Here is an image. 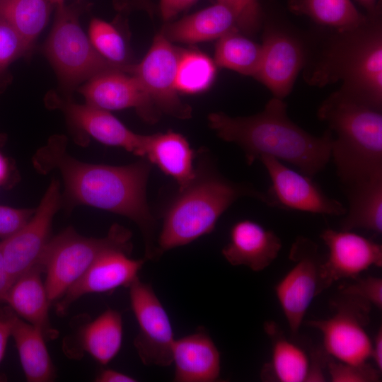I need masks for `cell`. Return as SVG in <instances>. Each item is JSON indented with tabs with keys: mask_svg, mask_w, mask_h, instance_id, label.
Segmentation results:
<instances>
[{
	"mask_svg": "<svg viewBox=\"0 0 382 382\" xmlns=\"http://www.w3.org/2000/svg\"><path fill=\"white\" fill-rule=\"evenodd\" d=\"M115 6L120 11L140 10L154 16L155 8L151 0H115Z\"/></svg>",
	"mask_w": 382,
	"mask_h": 382,
	"instance_id": "41",
	"label": "cell"
},
{
	"mask_svg": "<svg viewBox=\"0 0 382 382\" xmlns=\"http://www.w3.org/2000/svg\"><path fill=\"white\" fill-rule=\"evenodd\" d=\"M366 9L367 14H370L376 11L381 2L377 0H357Z\"/></svg>",
	"mask_w": 382,
	"mask_h": 382,
	"instance_id": "45",
	"label": "cell"
},
{
	"mask_svg": "<svg viewBox=\"0 0 382 382\" xmlns=\"http://www.w3.org/2000/svg\"><path fill=\"white\" fill-rule=\"evenodd\" d=\"M359 26L336 30L305 78L323 86L338 81L340 89L377 108H382V26L381 4Z\"/></svg>",
	"mask_w": 382,
	"mask_h": 382,
	"instance_id": "5",
	"label": "cell"
},
{
	"mask_svg": "<svg viewBox=\"0 0 382 382\" xmlns=\"http://www.w3.org/2000/svg\"><path fill=\"white\" fill-rule=\"evenodd\" d=\"M28 50L19 33L0 18V72Z\"/></svg>",
	"mask_w": 382,
	"mask_h": 382,
	"instance_id": "35",
	"label": "cell"
},
{
	"mask_svg": "<svg viewBox=\"0 0 382 382\" xmlns=\"http://www.w3.org/2000/svg\"><path fill=\"white\" fill-rule=\"evenodd\" d=\"M79 91L86 103L108 111L134 108L141 118L155 123L161 114L133 74L111 69L92 77Z\"/></svg>",
	"mask_w": 382,
	"mask_h": 382,
	"instance_id": "17",
	"label": "cell"
},
{
	"mask_svg": "<svg viewBox=\"0 0 382 382\" xmlns=\"http://www.w3.org/2000/svg\"><path fill=\"white\" fill-rule=\"evenodd\" d=\"M289 259L294 265L274 286V291L290 331L296 335L313 299L323 291V260L317 244L299 236L293 243Z\"/></svg>",
	"mask_w": 382,
	"mask_h": 382,
	"instance_id": "9",
	"label": "cell"
},
{
	"mask_svg": "<svg viewBox=\"0 0 382 382\" xmlns=\"http://www.w3.org/2000/svg\"><path fill=\"white\" fill-rule=\"evenodd\" d=\"M129 288L131 307L139 325L134 345L140 359L147 366L171 365L175 338L166 311L150 284L138 278Z\"/></svg>",
	"mask_w": 382,
	"mask_h": 382,
	"instance_id": "11",
	"label": "cell"
},
{
	"mask_svg": "<svg viewBox=\"0 0 382 382\" xmlns=\"http://www.w3.org/2000/svg\"><path fill=\"white\" fill-rule=\"evenodd\" d=\"M196 156L195 177L178 188L162 212L163 225L156 245L160 255L212 233L220 216L241 197L266 203L265 192L221 174L207 151L201 149Z\"/></svg>",
	"mask_w": 382,
	"mask_h": 382,
	"instance_id": "3",
	"label": "cell"
},
{
	"mask_svg": "<svg viewBox=\"0 0 382 382\" xmlns=\"http://www.w3.org/2000/svg\"><path fill=\"white\" fill-rule=\"evenodd\" d=\"M216 76V64L206 54L183 50L178 65L175 85L178 91L197 93L207 89Z\"/></svg>",
	"mask_w": 382,
	"mask_h": 382,
	"instance_id": "31",
	"label": "cell"
},
{
	"mask_svg": "<svg viewBox=\"0 0 382 382\" xmlns=\"http://www.w3.org/2000/svg\"><path fill=\"white\" fill-rule=\"evenodd\" d=\"M97 382H134L137 380L124 373L113 370L103 369L96 377Z\"/></svg>",
	"mask_w": 382,
	"mask_h": 382,
	"instance_id": "43",
	"label": "cell"
},
{
	"mask_svg": "<svg viewBox=\"0 0 382 382\" xmlns=\"http://www.w3.org/2000/svg\"><path fill=\"white\" fill-rule=\"evenodd\" d=\"M282 247L279 237L259 223L243 219L231 227L229 241L221 250L222 255L233 266H245L260 272L277 257Z\"/></svg>",
	"mask_w": 382,
	"mask_h": 382,
	"instance_id": "19",
	"label": "cell"
},
{
	"mask_svg": "<svg viewBox=\"0 0 382 382\" xmlns=\"http://www.w3.org/2000/svg\"><path fill=\"white\" fill-rule=\"evenodd\" d=\"M129 255L127 251L114 249L100 256L57 301L58 315L64 314L73 303L86 294L129 287L139 278L138 273L146 261V258L132 259Z\"/></svg>",
	"mask_w": 382,
	"mask_h": 382,
	"instance_id": "18",
	"label": "cell"
},
{
	"mask_svg": "<svg viewBox=\"0 0 382 382\" xmlns=\"http://www.w3.org/2000/svg\"><path fill=\"white\" fill-rule=\"evenodd\" d=\"M348 200L340 229L382 232V176L345 188Z\"/></svg>",
	"mask_w": 382,
	"mask_h": 382,
	"instance_id": "25",
	"label": "cell"
},
{
	"mask_svg": "<svg viewBox=\"0 0 382 382\" xmlns=\"http://www.w3.org/2000/svg\"><path fill=\"white\" fill-rule=\"evenodd\" d=\"M62 208L61 184L52 178L29 221L12 236L0 241L13 282L36 266L50 239L53 219Z\"/></svg>",
	"mask_w": 382,
	"mask_h": 382,
	"instance_id": "13",
	"label": "cell"
},
{
	"mask_svg": "<svg viewBox=\"0 0 382 382\" xmlns=\"http://www.w3.org/2000/svg\"><path fill=\"white\" fill-rule=\"evenodd\" d=\"M67 143L64 135L54 134L32 157L39 174L59 173L62 208L70 213L87 205L128 218L142 234L145 258L157 260L161 255L155 242L156 222L146 199L151 163L144 158L120 166L83 162L69 154Z\"/></svg>",
	"mask_w": 382,
	"mask_h": 382,
	"instance_id": "1",
	"label": "cell"
},
{
	"mask_svg": "<svg viewBox=\"0 0 382 382\" xmlns=\"http://www.w3.org/2000/svg\"><path fill=\"white\" fill-rule=\"evenodd\" d=\"M4 141V138L2 137H0V146L3 144Z\"/></svg>",
	"mask_w": 382,
	"mask_h": 382,
	"instance_id": "47",
	"label": "cell"
},
{
	"mask_svg": "<svg viewBox=\"0 0 382 382\" xmlns=\"http://www.w3.org/2000/svg\"><path fill=\"white\" fill-rule=\"evenodd\" d=\"M320 120L333 135L331 156L345 188L382 176V112L340 89L323 101Z\"/></svg>",
	"mask_w": 382,
	"mask_h": 382,
	"instance_id": "4",
	"label": "cell"
},
{
	"mask_svg": "<svg viewBox=\"0 0 382 382\" xmlns=\"http://www.w3.org/2000/svg\"><path fill=\"white\" fill-rule=\"evenodd\" d=\"M262 53L255 76L274 97L283 99L291 91L305 62L302 43L283 30L267 25L263 34Z\"/></svg>",
	"mask_w": 382,
	"mask_h": 382,
	"instance_id": "16",
	"label": "cell"
},
{
	"mask_svg": "<svg viewBox=\"0 0 382 382\" xmlns=\"http://www.w3.org/2000/svg\"><path fill=\"white\" fill-rule=\"evenodd\" d=\"M52 4H59V3H61V2H64V0H50Z\"/></svg>",
	"mask_w": 382,
	"mask_h": 382,
	"instance_id": "46",
	"label": "cell"
},
{
	"mask_svg": "<svg viewBox=\"0 0 382 382\" xmlns=\"http://www.w3.org/2000/svg\"><path fill=\"white\" fill-rule=\"evenodd\" d=\"M131 239L132 232L119 224H112L102 238L80 235L72 226L51 237L37 265L46 274L45 284L50 303L57 301L107 251L119 249L131 253Z\"/></svg>",
	"mask_w": 382,
	"mask_h": 382,
	"instance_id": "6",
	"label": "cell"
},
{
	"mask_svg": "<svg viewBox=\"0 0 382 382\" xmlns=\"http://www.w3.org/2000/svg\"><path fill=\"white\" fill-rule=\"evenodd\" d=\"M39 265L20 276L8 290L4 304L8 306L20 318L38 328L46 340H54L58 332L50 320L51 304Z\"/></svg>",
	"mask_w": 382,
	"mask_h": 382,
	"instance_id": "21",
	"label": "cell"
},
{
	"mask_svg": "<svg viewBox=\"0 0 382 382\" xmlns=\"http://www.w3.org/2000/svg\"><path fill=\"white\" fill-rule=\"evenodd\" d=\"M272 348L271 361L263 368L262 378L272 373L280 382H306L310 359L299 346L284 336L275 335Z\"/></svg>",
	"mask_w": 382,
	"mask_h": 382,
	"instance_id": "30",
	"label": "cell"
},
{
	"mask_svg": "<svg viewBox=\"0 0 382 382\" xmlns=\"http://www.w3.org/2000/svg\"><path fill=\"white\" fill-rule=\"evenodd\" d=\"M11 333L26 381L50 382L56 378V369L42 332L20 318L12 309Z\"/></svg>",
	"mask_w": 382,
	"mask_h": 382,
	"instance_id": "24",
	"label": "cell"
},
{
	"mask_svg": "<svg viewBox=\"0 0 382 382\" xmlns=\"http://www.w3.org/2000/svg\"><path fill=\"white\" fill-rule=\"evenodd\" d=\"M335 313L327 319L307 321L323 336L324 351L336 360L350 363L367 362L371 340L365 330L371 305L359 297L342 292L333 303Z\"/></svg>",
	"mask_w": 382,
	"mask_h": 382,
	"instance_id": "8",
	"label": "cell"
},
{
	"mask_svg": "<svg viewBox=\"0 0 382 382\" xmlns=\"http://www.w3.org/2000/svg\"><path fill=\"white\" fill-rule=\"evenodd\" d=\"M199 0H160L159 11L163 21L168 22Z\"/></svg>",
	"mask_w": 382,
	"mask_h": 382,
	"instance_id": "40",
	"label": "cell"
},
{
	"mask_svg": "<svg viewBox=\"0 0 382 382\" xmlns=\"http://www.w3.org/2000/svg\"><path fill=\"white\" fill-rule=\"evenodd\" d=\"M237 28L235 18L225 6L216 3L162 28L170 42L197 43L219 39Z\"/></svg>",
	"mask_w": 382,
	"mask_h": 382,
	"instance_id": "23",
	"label": "cell"
},
{
	"mask_svg": "<svg viewBox=\"0 0 382 382\" xmlns=\"http://www.w3.org/2000/svg\"><path fill=\"white\" fill-rule=\"evenodd\" d=\"M354 282L342 288V292L352 294L374 306L382 308V279L369 276L355 278Z\"/></svg>",
	"mask_w": 382,
	"mask_h": 382,
	"instance_id": "36",
	"label": "cell"
},
{
	"mask_svg": "<svg viewBox=\"0 0 382 382\" xmlns=\"http://www.w3.org/2000/svg\"><path fill=\"white\" fill-rule=\"evenodd\" d=\"M89 39L96 51L108 62L122 71H128V54L125 40L111 23L93 18L88 29Z\"/></svg>",
	"mask_w": 382,
	"mask_h": 382,
	"instance_id": "32",
	"label": "cell"
},
{
	"mask_svg": "<svg viewBox=\"0 0 382 382\" xmlns=\"http://www.w3.org/2000/svg\"><path fill=\"white\" fill-rule=\"evenodd\" d=\"M374 361L376 369L382 370V328H378L374 340L371 341V357Z\"/></svg>",
	"mask_w": 382,
	"mask_h": 382,
	"instance_id": "44",
	"label": "cell"
},
{
	"mask_svg": "<svg viewBox=\"0 0 382 382\" xmlns=\"http://www.w3.org/2000/svg\"><path fill=\"white\" fill-rule=\"evenodd\" d=\"M320 238L328 256L320 270L322 291L342 279H355L372 266H382V246L352 231L327 228Z\"/></svg>",
	"mask_w": 382,
	"mask_h": 382,
	"instance_id": "14",
	"label": "cell"
},
{
	"mask_svg": "<svg viewBox=\"0 0 382 382\" xmlns=\"http://www.w3.org/2000/svg\"><path fill=\"white\" fill-rule=\"evenodd\" d=\"M57 5L45 51L62 84L71 89L98 74L120 69L94 48L80 25L76 8L65 5L64 1Z\"/></svg>",
	"mask_w": 382,
	"mask_h": 382,
	"instance_id": "7",
	"label": "cell"
},
{
	"mask_svg": "<svg viewBox=\"0 0 382 382\" xmlns=\"http://www.w3.org/2000/svg\"><path fill=\"white\" fill-rule=\"evenodd\" d=\"M183 51L159 33L143 59L127 72L137 77L161 114L185 120L192 117V108L180 99L175 85Z\"/></svg>",
	"mask_w": 382,
	"mask_h": 382,
	"instance_id": "10",
	"label": "cell"
},
{
	"mask_svg": "<svg viewBox=\"0 0 382 382\" xmlns=\"http://www.w3.org/2000/svg\"><path fill=\"white\" fill-rule=\"evenodd\" d=\"M258 160L270 179V186L265 192L267 206L330 216L345 214L347 208L326 195L312 178L272 156H262Z\"/></svg>",
	"mask_w": 382,
	"mask_h": 382,
	"instance_id": "12",
	"label": "cell"
},
{
	"mask_svg": "<svg viewBox=\"0 0 382 382\" xmlns=\"http://www.w3.org/2000/svg\"><path fill=\"white\" fill-rule=\"evenodd\" d=\"M233 13L238 31L253 35L261 28L264 14L259 0H216Z\"/></svg>",
	"mask_w": 382,
	"mask_h": 382,
	"instance_id": "33",
	"label": "cell"
},
{
	"mask_svg": "<svg viewBox=\"0 0 382 382\" xmlns=\"http://www.w3.org/2000/svg\"><path fill=\"white\" fill-rule=\"evenodd\" d=\"M11 308L6 305L0 308V363L1 362L6 345L11 333ZM5 376L0 374V382L6 381Z\"/></svg>",
	"mask_w": 382,
	"mask_h": 382,
	"instance_id": "38",
	"label": "cell"
},
{
	"mask_svg": "<svg viewBox=\"0 0 382 382\" xmlns=\"http://www.w3.org/2000/svg\"><path fill=\"white\" fill-rule=\"evenodd\" d=\"M262 45L252 41L233 30L219 39L214 63L241 74L255 77L262 58Z\"/></svg>",
	"mask_w": 382,
	"mask_h": 382,
	"instance_id": "29",
	"label": "cell"
},
{
	"mask_svg": "<svg viewBox=\"0 0 382 382\" xmlns=\"http://www.w3.org/2000/svg\"><path fill=\"white\" fill-rule=\"evenodd\" d=\"M52 4L50 0H0V18L18 33L30 49L47 23Z\"/></svg>",
	"mask_w": 382,
	"mask_h": 382,
	"instance_id": "28",
	"label": "cell"
},
{
	"mask_svg": "<svg viewBox=\"0 0 382 382\" xmlns=\"http://www.w3.org/2000/svg\"><path fill=\"white\" fill-rule=\"evenodd\" d=\"M288 7L294 14L306 16L336 30L355 28L368 19L350 0H289Z\"/></svg>",
	"mask_w": 382,
	"mask_h": 382,
	"instance_id": "27",
	"label": "cell"
},
{
	"mask_svg": "<svg viewBox=\"0 0 382 382\" xmlns=\"http://www.w3.org/2000/svg\"><path fill=\"white\" fill-rule=\"evenodd\" d=\"M50 106L61 110L76 132L74 140L87 146L89 137L111 146L121 147L137 156H143L145 135L133 132L110 111L88 103L79 104L69 99H52Z\"/></svg>",
	"mask_w": 382,
	"mask_h": 382,
	"instance_id": "15",
	"label": "cell"
},
{
	"mask_svg": "<svg viewBox=\"0 0 382 382\" xmlns=\"http://www.w3.org/2000/svg\"><path fill=\"white\" fill-rule=\"evenodd\" d=\"M13 281L7 269L0 243V308L4 304L6 293Z\"/></svg>",
	"mask_w": 382,
	"mask_h": 382,
	"instance_id": "42",
	"label": "cell"
},
{
	"mask_svg": "<svg viewBox=\"0 0 382 382\" xmlns=\"http://www.w3.org/2000/svg\"><path fill=\"white\" fill-rule=\"evenodd\" d=\"M328 355L323 350H317L310 359V366L306 382L325 381V370Z\"/></svg>",
	"mask_w": 382,
	"mask_h": 382,
	"instance_id": "39",
	"label": "cell"
},
{
	"mask_svg": "<svg viewBox=\"0 0 382 382\" xmlns=\"http://www.w3.org/2000/svg\"><path fill=\"white\" fill-rule=\"evenodd\" d=\"M35 209L0 205V238L5 240L21 230L32 218Z\"/></svg>",
	"mask_w": 382,
	"mask_h": 382,
	"instance_id": "37",
	"label": "cell"
},
{
	"mask_svg": "<svg viewBox=\"0 0 382 382\" xmlns=\"http://www.w3.org/2000/svg\"><path fill=\"white\" fill-rule=\"evenodd\" d=\"M143 157L174 178L178 188L185 186L195 177V151L187 139L179 133L168 131L145 135Z\"/></svg>",
	"mask_w": 382,
	"mask_h": 382,
	"instance_id": "22",
	"label": "cell"
},
{
	"mask_svg": "<svg viewBox=\"0 0 382 382\" xmlns=\"http://www.w3.org/2000/svg\"><path fill=\"white\" fill-rule=\"evenodd\" d=\"M172 356L174 381L214 382L220 378V353L203 328L175 340Z\"/></svg>",
	"mask_w": 382,
	"mask_h": 382,
	"instance_id": "20",
	"label": "cell"
},
{
	"mask_svg": "<svg viewBox=\"0 0 382 382\" xmlns=\"http://www.w3.org/2000/svg\"><path fill=\"white\" fill-rule=\"evenodd\" d=\"M122 337L121 313L108 309L79 329L76 345L82 352H86L99 364L106 365L120 352Z\"/></svg>",
	"mask_w": 382,
	"mask_h": 382,
	"instance_id": "26",
	"label": "cell"
},
{
	"mask_svg": "<svg viewBox=\"0 0 382 382\" xmlns=\"http://www.w3.org/2000/svg\"><path fill=\"white\" fill-rule=\"evenodd\" d=\"M283 99L273 97L254 115L231 117L224 112L209 115V127L221 139L237 144L248 165L262 156L290 163L313 178L331 158L333 134L328 129L320 137L307 132L291 121Z\"/></svg>",
	"mask_w": 382,
	"mask_h": 382,
	"instance_id": "2",
	"label": "cell"
},
{
	"mask_svg": "<svg viewBox=\"0 0 382 382\" xmlns=\"http://www.w3.org/2000/svg\"><path fill=\"white\" fill-rule=\"evenodd\" d=\"M332 382H376L380 381V374L367 362L350 364L335 359L328 355L326 364Z\"/></svg>",
	"mask_w": 382,
	"mask_h": 382,
	"instance_id": "34",
	"label": "cell"
}]
</instances>
